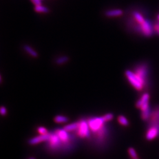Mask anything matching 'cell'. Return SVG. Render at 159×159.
Segmentation results:
<instances>
[{
    "label": "cell",
    "mask_w": 159,
    "mask_h": 159,
    "mask_svg": "<svg viewBox=\"0 0 159 159\" xmlns=\"http://www.w3.org/2000/svg\"><path fill=\"white\" fill-rule=\"evenodd\" d=\"M136 30L138 32H140L143 35L147 37H150L153 34L154 26L149 20L146 21L141 24L137 25L136 26Z\"/></svg>",
    "instance_id": "2"
},
{
    "label": "cell",
    "mask_w": 159,
    "mask_h": 159,
    "mask_svg": "<svg viewBox=\"0 0 159 159\" xmlns=\"http://www.w3.org/2000/svg\"><path fill=\"white\" fill-rule=\"evenodd\" d=\"M37 132L40 135H44V134H47L48 133V130L46 128L44 127H42V126L38 127Z\"/></svg>",
    "instance_id": "20"
},
{
    "label": "cell",
    "mask_w": 159,
    "mask_h": 159,
    "mask_svg": "<svg viewBox=\"0 0 159 159\" xmlns=\"http://www.w3.org/2000/svg\"><path fill=\"white\" fill-rule=\"evenodd\" d=\"M125 75L129 83L135 89L139 91L143 90L145 84V81L141 78L138 74L130 70H126Z\"/></svg>",
    "instance_id": "1"
},
{
    "label": "cell",
    "mask_w": 159,
    "mask_h": 159,
    "mask_svg": "<svg viewBox=\"0 0 159 159\" xmlns=\"http://www.w3.org/2000/svg\"><path fill=\"white\" fill-rule=\"evenodd\" d=\"M35 11L37 13H47L49 11V10L48 8L43 6H36L35 7Z\"/></svg>",
    "instance_id": "16"
},
{
    "label": "cell",
    "mask_w": 159,
    "mask_h": 159,
    "mask_svg": "<svg viewBox=\"0 0 159 159\" xmlns=\"http://www.w3.org/2000/svg\"><path fill=\"white\" fill-rule=\"evenodd\" d=\"M104 123H106V121L104 119L103 116L92 118L88 121L90 128L93 132H99L100 130L104 128Z\"/></svg>",
    "instance_id": "3"
},
{
    "label": "cell",
    "mask_w": 159,
    "mask_h": 159,
    "mask_svg": "<svg viewBox=\"0 0 159 159\" xmlns=\"http://www.w3.org/2000/svg\"><path fill=\"white\" fill-rule=\"evenodd\" d=\"M123 12L120 9H115L108 10L106 12V15L108 17H119L121 15H123Z\"/></svg>",
    "instance_id": "9"
},
{
    "label": "cell",
    "mask_w": 159,
    "mask_h": 159,
    "mask_svg": "<svg viewBox=\"0 0 159 159\" xmlns=\"http://www.w3.org/2000/svg\"><path fill=\"white\" fill-rule=\"evenodd\" d=\"M113 117H114V116H113V114H112V113H107L103 116V118H104V120L106 121V122L111 121L113 119Z\"/></svg>",
    "instance_id": "21"
},
{
    "label": "cell",
    "mask_w": 159,
    "mask_h": 159,
    "mask_svg": "<svg viewBox=\"0 0 159 159\" xmlns=\"http://www.w3.org/2000/svg\"><path fill=\"white\" fill-rule=\"evenodd\" d=\"M117 120H118L120 124L122 126H128L129 124L128 120L127 119V118L124 116H122V115L119 116L118 119H117Z\"/></svg>",
    "instance_id": "15"
},
{
    "label": "cell",
    "mask_w": 159,
    "mask_h": 159,
    "mask_svg": "<svg viewBox=\"0 0 159 159\" xmlns=\"http://www.w3.org/2000/svg\"><path fill=\"white\" fill-rule=\"evenodd\" d=\"M0 113H1V114L2 116H6V115L7 114V113L6 107H4V106H1V108H0Z\"/></svg>",
    "instance_id": "22"
},
{
    "label": "cell",
    "mask_w": 159,
    "mask_h": 159,
    "mask_svg": "<svg viewBox=\"0 0 159 159\" xmlns=\"http://www.w3.org/2000/svg\"><path fill=\"white\" fill-rule=\"evenodd\" d=\"M68 61V57L67 56H62L57 59L56 63L59 65H61L66 63Z\"/></svg>",
    "instance_id": "17"
},
{
    "label": "cell",
    "mask_w": 159,
    "mask_h": 159,
    "mask_svg": "<svg viewBox=\"0 0 159 159\" xmlns=\"http://www.w3.org/2000/svg\"><path fill=\"white\" fill-rule=\"evenodd\" d=\"M154 30L156 31V33L159 35V22L155 24V25L154 26Z\"/></svg>",
    "instance_id": "23"
},
{
    "label": "cell",
    "mask_w": 159,
    "mask_h": 159,
    "mask_svg": "<svg viewBox=\"0 0 159 159\" xmlns=\"http://www.w3.org/2000/svg\"><path fill=\"white\" fill-rule=\"evenodd\" d=\"M77 134L81 138H89L90 136V128L88 121L81 120L79 122V127L77 130Z\"/></svg>",
    "instance_id": "4"
},
{
    "label": "cell",
    "mask_w": 159,
    "mask_h": 159,
    "mask_svg": "<svg viewBox=\"0 0 159 159\" xmlns=\"http://www.w3.org/2000/svg\"><path fill=\"white\" fill-rule=\"evenodd\" d=\"M79 127V122L73 123L71 124H68L64 127V129L68 132H72L75 130H77Z\"/></svg>",
    "instance_id": "12"
},
{
    "label": "cell",
    "mask_w": 159,
    "mask_h": 159,
    "mask_svg": "<svg viewBox=\"0 0 159 159\" xmlns=\"http://www.w3.org/2000/svg\"><path fill=\"white\" fill-rule=\"evenodd\" d=\"M132 15H133L134 20H136V21L137 22V24L139 25L143 24L146 21V19L144 18V17L142 15V14H141L137 11H134Z\"/></svg>",
    "instance_id": "11"
},
{
    "label": "cell",
    "mask_w": 159,
    "mask_h": 159,
    "mask_svg": "<svg viewBox=\"0 0 159 159\" xmlns=\"http://www.w3.org/2000/svg\"><path fill=\"white\" fill-rule=\"evenodd\" d=\"M28 159H36L35 157H30Z\"/></svg>",
    "instance_id": "25"
},
{
    "label": "cell",
    "mask_w": 159,
    "mask_h": 159,
    "mask_svg": "<svg viewBox=\"0 0 159 159\" xmlns=\"http://www.w3.org/2000/svg\"><path fill=\"white\" fill-rule=\"evenodd\" d=\"M150 99V96L148 93H145L140 98V99L136 103V107L139 108H140V107L141 106L144 104H145L146 103H149Z\"/></svg>",
    "instance_id": "10"
},
{
    "label": "cell",
    "mask_w": 159,
    "mask_h": 159,
    "mask_svg": "<svg viewBox=\"0 0 159 159\" xmlns=\"http://www.w3.org/2000/svg\"><path fill=\"white\" fill-rule=\"evenodd\" d=\"M150 116H151V111H150V108L147 110L142 112V113H141V117L143 119L145 120L148 119Z\"/></svg>",
    "instance_id": "19"
},
{
    "label": "cell",
    "mask_w": 159,
    "mask_h": 159,
    "mask_svg": "<svg viewBox=\"0 0 159 159\" xmlns=\"http://www.w3.org/2000/svg\"><path fill=\"white\" fill-rule=\"evenodd\" d=\"M128 153L132 159H136L137 158V154L136 152L135 149L132 147H130L128 150Z\"/></svg>",
    "instance_id": "18"
},
{
    "label": "cell",
    "mask_w": 159,
    "mask_h": 159,
    "mask_svg": "<svg viewBox=\"0 0 159 159\" xmlns=\"http://www.w3.org/2000/svg\"><path fill=\"white\" fill-rule=\"evenodd\" d=\"M50 137V132H48L47 134L40 135L39 136H36L33 138H31L28 140V143L30 145H36L40 144L44 141H48Z\"/></svg>",
    "instance_id": "6"
},
{
    "label": "cell",
    "mask_w": 159,
    "mask_h": 159,
    "mask_svg": "<svg viewBox=\"0 0 159 159\" xmlns=\"http://www.w3.org/2000/svg\"><path fill=\"white\" fill-rule=\"evenodd\" d=\"M24 48L26 53L29 54L33 57L36 58L38 57V55H39L38 53H37V51L35 50H34L31 47H30L28 45H26L24 46Z\"/></svg>",
    "instance_id": "13"
},
{
    "label": "cell",
    "mask_w": 159,
    "mask_h": 159,
    "mask_svg": "<svg viewBox=\"0 0 159 159\" xmlns=\"http://www.w3.org/2000/svg\"><path fill=\"white\" fill-rule=\"evenodd\" d=\"M54 120L57 123H67L68 121V119L66 116H62V115H58L54 117Z\"/></svg>",
    "instance_id": "14"
},
{
    "label": "cell",
    "mask_w": 159,
    "mask_h": 159,
    "mask_svg": "<svg viewBox=\"0 0 159 159\" xmlns=\"http://www.w3.org/2000/svg\"><path fill=\"white\" fill-rule=\"evenodd\" d=\"M48 142V145L52 149H57L61 146V143H63L55 132L53 133L50 132V137Z\"/></svg>",
    "instance_id": "5"
},
{
    "label": "cell",
    "mask_w": 159,
    "mask_h": 159,
    "mask_svg": "<svg viewBox=\"0 0 159 159\" xmlns=\"http://www.w3.org/2000/svg\"><path fill=\"white\" fill-rule=\"evenodd\" d=\"M159 134V127L157 126H153L150 127L146 134V139L148 140H152L155 139Z\"/></svg>",
    "instance_id": "8"
},
{
    "label": "cell",
    "mask_w": 159,
    "mask_h": 159,
    "mask_svg": "<svg viewBox=\"0 0 159 159\" xmlns=\"http://www.w3.org/2000/svg\"><path fill=\"white\" fill-rule=\"evenodd\" d=\"M34 5L36 6H40L41 5V0H31Z\"/></svg>",
    "instance_id": "24"
},
{
    "label": "cell",
    "mask_w": 159,
    "mask_h": 159,
    "mask_svg": "<svg viewBox=\"0 0 159 159\" xmlns=\"http://www.w3.org/2000/svg\"><path fill=\"white\" fill-rule=\"evenodd\" d=\"M138 159V158H137V159Z\"/></svg>",
    "instance_id": "27"
},
{
    "label": "cell",
    "mask_w": 159,
    "mask_h": 159,
    "mask_svg": "<svg viewBox=\"0 0 159 159\" xmlns=\"http://www.w3.org/2000/svg\"><path fill=\"white\" fill-rule=\"evenodd\" d=\"M157 19H158V21H159V14L157 15Z\"/></svg>",
    "instance_id": "26"
},
{
    "label": "cell",
    "mask_w": 159,
    "mask_h": 159,
    "mask_svg": "<svg viewBox=\"0 0 159 159\" xmlns=\"http://www.w3.org/2000/svg\"><path fill=\"white\" fill-rule=\"evenodd\" d=\"M69 132H67L64 128L63 129H58L56 130L55 133L58 135L60 140L62 141L63 143L67 144L70 140V136L69 134Z\"/></svg>",
    "instance_id": "7"
}]
</instances>
